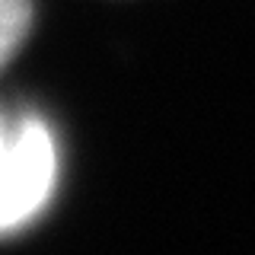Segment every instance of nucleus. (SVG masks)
Instances as JSON below:
<instances>
[{
	"mask_svg": "<svg viewBox=\"0 0 255 255\" xmlns=\"http://www.w3.org/2000/svg\"><path fill=\"white\" fill-rule=\"evenodd\" d=\"M58 185V143L38 115L10 122L0 156V236L29 227L48 207Z\"/></svg>",
	"mask_w": 255,
	"mask_h": 255,
	"instance_id": "1",
	"label": "nucleus"
},
{
	"mask_svg": "<svg viewBox=\"0 0 255 255\" xmlns=\"http://www.w3.org/2000/svg\"><path fill=\"white\" fill-rule=\"evenodd\" d=\"M6 140H10V122L0 118V156H3V150H6Z\"/></svg>",
	"mask_w": 255,
	"mask_h": 255,
	"instance_id": "3",
	"label": "nucleus"
},
{
	"mask_svg": "<svg viewBox=\"0 0 255 255\" xmlns=\"http://www.w3.org/2000/svg\"><path fill=\"white\" fill-rule=\"evenodd\" d=\"M32 26V0H0V70L19 51Z\"/></svg>",
	"mask_w": 255,
	"mask_h": 255,
	"instance_id": "2",
	"label": "nucleus"
}]
</instances>
